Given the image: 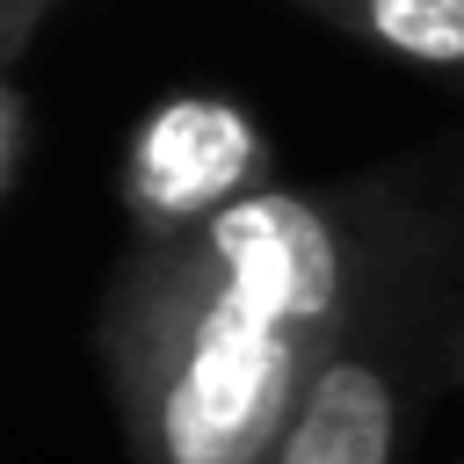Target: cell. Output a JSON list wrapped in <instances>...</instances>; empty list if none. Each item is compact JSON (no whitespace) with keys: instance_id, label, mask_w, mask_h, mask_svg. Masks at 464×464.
Listing matches in <instances>:
<instances>
[{"instance_id":"6da1fadb","label":"cell","mask_w":464,"mask_h":464,"mask_svg":"<svg viewBox=\"0 0 464 464\" xmlns=\"http://www.w3.org/2000/svg\"><path fill=\"white\" fill-rule=\"evenodd\" d=\"M210 283L145 377L152 464H268L334 304L341 239L304 196H239L203 225Z\"/></svg>"},{"instance_id":"3957f363","label":"cell","mask_w":464,"mask_h":464,"mask_svg":"<svg viewBox=\"0 0 464 464\" xmlns=\"http://www.w3.org/2000/svg\"><path fill=\"white\" fill-rule=\"evenodd\" d=\"M392 442H399V392H392V377L370 355L334 348L304 377V392H297L268 464H392Z\"/></svg>"},{"instance_id":"7a4b0ae2","label":"cell","mask_w":464,"mask_h":464,"mask_svg":"<svg viewBox=\"0 0 464 464\" xmlns=\"http://www.w3.org/2000/svg\"><path fill=\"white\" fill-rule=\"evenodd\" d=\"M254 167V130L232 102H167L138 152H130V196L160 218H196V210H232L239 181Z\"/></svg>"},{"instance_id":"277c9868","label":"cell","mask_w":464,"mask_h":464,"mask_svg":"<svg viewBox=\"0 0 464 464\" xmlns=\"http://www.w3.org/2000/svg\"><path fill=\"white\" fill-rule=\"evenodd\" d=\"M370 22L392 51L420 58V65L464 58V0H370Z\"/></svg>"}]
</instances>
